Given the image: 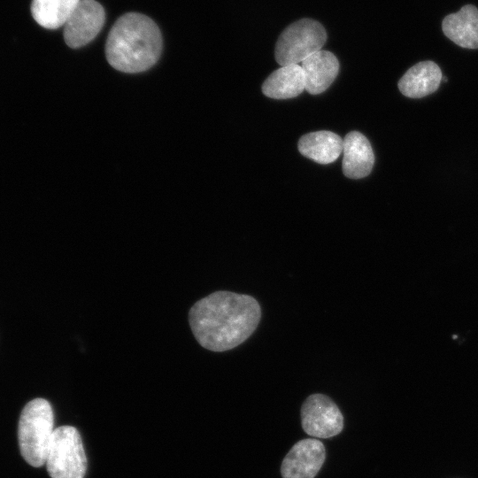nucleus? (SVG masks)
<instances>
[{"instance_id": "f257e3e1", "label": "nucleus", "mask_w": 478, "mask_h": 478, "mask_svg": "<svg viewBox=\"0 0 478 478\" xmlns=\"http://www.w3.org/2000/svg\"><path fill=\"white\" fill-rule=\"evenodd\" d=\"M260 317L261 309L254 297L223 290L198 300L189 312L196 340L212 351L240 345L255 331Z\"/></svg>"}, {"instance_id": "f03ea898", "label": "nucleus", "mask_w": 478, "mask_h": 478, "mask_svg": "<svg viewBox=\"0 0 478 478\" xmlns=\"http://www.w3.org/2000/svg\"><path fill=\"white\" fill-rule=\"evenodd\" d=\"M162 36L157 24L148 16L128 12L117 19L109 32L105 56L118 71L143 72L158 59Z\"/></svg>"}, {"instance_id": "7ed1b4c3", "label": "nucleus", "mask_w": 478, "mask_h": 478, "mask_svg": "<svg viewBox=\"0 0 478 478\" xmlns=\"http://www.w3.org/2000/svg\"><path fill=\"white\" fill-rule=\"evenodd\" d=\"M54 430L50 404L43 398L29 401L20 413L18 440L21 456L30 466L39 467L45 464Z\"/></svg>"}, {"instance_id": "20e7f679", "label": "nucleus", "mask_w": 478, "mask_h": 478, "mask_svg": "<svg viewBox=\"0 0 478 478\" xmlns=\"http://www.w3.org/2000/svg\"><path fill=\"white\" fill-rule=\"evenodd\" d=\"M51 478H83L87 458L79 431L72 426L55 428L46 460Z\"/></svg>"}, {"instance_id": "39448f33", "label": "nucleus", "mask_w": 478, "mask_h": 478, "mask_svg": "<svg viewBox=\"0 0 478 478\" xmlns=\"http://www.w3.org/2000/svg\"><path fill=\"white\" fill-rule=\"evenodd\" d=\"M327 41L323 26L311 19H299L280 35L274 56L281 66L297 65L321 50Z\"/></svg>"}, {"instance_id": "423d86ee", "label": "nucleus", "mask_w": 478, "mask_h": 478, "mask_svg": "<svg viewBox=\"0 0 478 478\" xmlns=\"http://www.w3.org/2000/svg\"><path fill=\"white\" fill-rule=\"evenodd\" d=\"M301 421L305 432L313 437L329 438L343 428V416L328 396L312 394L301 407Z\"/></svg>"}, {"instance_id": "0eeeda50", "label": "nucleus", "mask_w": 478, "mask_h": 478, "mask_svg": "<svg viewBox=\"0 0 478 478\" xmlns=\"http://www.w3.org/2000/svg\"><path fill=\"white\" fill-rule=\"evenodd\" d=\"M105 20L103 6L95 0H81L64 25V39L73 49L90 42Z\"/></svg>"}, {"instance_id": "6e6552de", "label": "nucleus", "mask_w": 478, "mask_h": 478, "mask_svg": "<svg viewBox=\"0 0 478 478\" xmlns=\"http://www.w3.org/2000/svg\"><path fill=\"white\" fill-rule=\"evenodd\" d=\"M326 459L324 444L315 438L296 443L284 457L281 474L282 478H313Z\"/></svg>"}, {"instance_id": "1a4fd4ad", "label": "nucleus", "mask_w": 478, "mask_h": 478, "mask_svg": "<svg viewBox=\"0 0 478 478\" xmlns=\"http://www.w3.org/2000/svg\"><path fill=\"white\" fill-rule=\"evenodd\" d=\"M343 172L350 179L367 176L374 164V155L367 138L358 131H352L343 139Z\"/></svg>"}, {"instance_id": "9d476101", "label": "nucleus", "mask_w": 478, "mask_h": 478, "mask_svg": "<svg viewBox=\"0 0 478 478\" xmlns=\"http://www.w3.org/2000/svg\"><path fill=\"white\" fill-rule=\"evenodd\" d=\"M305 90L311 95L324 92L335 81L339 71V62L330 51L320 50L301 65Z\"/></svg>"}, {"instance_id": "9b49d317", "label": "nucleus", "mask_w": 478, "mask_h": 478, "mask_svg": "<svg viewBox=\"0 0 478 478\" xmlns=\"http://www.w3.org/2000/svg\"><path fill=\"white\" fill-rule=\"evenodd\" d=\"M443 74L433 61L426 60L410 67L398 81L400 92L410 98H420L437 90Z\"/></svg>"}, {"instance_id": "f8f14e48", "label": "nucleus", "mask_w": 478, "mask_h": 478, "mask_svg": "<svg viewBox=\"0 0 478 478\" xmlns=\"http://www.w3.org/2000/svg\"><path fill=\"white\" fill-rule=\"evenodd\" d=\"M443 34L457 45L478 49V10L464 5L458 12L447 15L442 22Z\"/></svg>"}, {"instance_id": "ddd939ff", "label": "nucleus", "mask_w": 478, "mask_h": 478, "mask_svg": "<svg viewBox=\"0 0 478 478\" xmlns=\"http://www.w3.org/2000/svg\"><path fill=\"white\" fill-rule=\"evenodd\" d=\"M299 152L313 161L327 165L343 152V140L330 131H317L303 135L298 141Z\"/></svg>"}, {"instance_id": "4468645a", "label": "nucleus", "mask_w": 478, "mask_h": 478, "mask_svg": "<svg viewBox=\"0 0 478 478\" xmlns=\"http://www.w3.org/2000/svg\"><path fill=\"white\" fill-rule=\"evenodd\" d=\"M305 87L301 66L289 65L273 72L264 81L262 92L274 99H288L300 95Z\"/></svg>"}, {"instance_id": "2eb2a0df", "label": "nucleus", "mask_w": 478, "mask_h": 478, "mask_svg": "<svg viewBox=\"0 0 478 478\" xmlns=\"http://www.w3.org/2000/svg\"><path fill=\"white\" fill-rule=\"evenodd\" d=\"M81 0H33L31 13L35 20L48 29L66 24Z\"/></svg>"}]
</instances>
